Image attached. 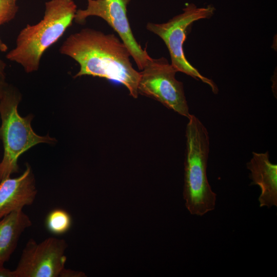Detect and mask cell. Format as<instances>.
Segmentation results:
<instances>
[{"label": "cell", "mask_w": 277, "mask_h": 277, "mask_svg": "<svg viewBox=\"0 0 277 277\" xmlns=\"http://www.w3.org/2000/svg\"><path fill=\"white\" fill-rule=\"evenodd\" d=\"M7 46L2 41L0 37V53L7 50ZM6 64L0 57V81L6 80Z\"/></svg>", "instance_id": "14"}, {"label": "cell", "mask_w": 277, "mask_h": 277, "mask_svg": "<svg viewBox=\"0 0 277 277\" xmlns=\"http://www.w3.org/2000/svg\"><path fill=\"white\" fill-rule=\"evenodd\" d=\"M84 276V273L82 272L67 269L65 268L62 271L59 277H78Z\"/></svg>", "instance_id": "15"}, {"label": "cell", "mask_w": 277, "mask_h": 277, "mask_svg": "<svg viewBox=\"0 0 277 277\" xmlns=\"http://www.w3.org/2000/svg\"><path fill=\"white\" fill-rule=\"evenodd\" d=\"M8 84L6 83V80L0 81V101L3 96V94L4 89Z\"/></svg>", "instance_id": "17"}, {"label": "cell", "mask_w": 277, "mask_h": 277, "mask_svg": "<svg viewBox=\"0 0 277 277\" xmlns=\"http://www.w3.org/2000/svg\"><path fill=\"white\" fill-rule=\"evenodd\" d=\"M188 118L183 196L190 214L203 216L214 209L216 198L207 176L209 136L206 128L197 117L190 114Z\"/></svg>", "instance_id": "3"}, {"label": "cell", "mask_w": 277, "mask_h": 277, "mask_svg": "<svg viewBox=\"0 0 277 277\" xmlns=\"http://www.w3.org/2000/svg\"><path fill=\"white\" fill-rule=\"evenodd\" d=\"M250 171V185H258L261 193L259 197L260 207L277 206V165L269 160L268 151L252 152V157L246 164Z\"/></svg>", "instance_id": "10"}, {"label": "cell", "mask_w": 277, "mask_h": 277, "mask_svg": "<svg viewBox=\"0 0 277 277\" xmlns=\"http://www.w3.org/2000/svg\"><path fill=\"white\" fill-rule=\"evenodd\" d=\"M212 5L198 7L194 4H187L183 12L163 23H148L147 29L159 36L165 44L171 58V64L177 71L208 85L214 94L219 91L217 86L211 79L203 75L188 61L184 51V43L188 28L195 22L209 19L214 14Z\"/></svg>", "instance_id": "5"}, {"label": "cell", "mask_w": 277, "mask_h": 277, "mask_svg": "<svg viewBox=\"0 0 277 277\" xmlns=\"http://www.w3.org/2000/svg\"><path fill=\"white\" fill-rule=\"evenodd\" d=\"M72 219L70 214L63 208H54L47 214L45 226L47 230L55 235L67 233L71 228Z\"/></svg>", "instance_id": "12"}, {"label": "cell", "mask_w": 277, "mask_h": 277, "mask_svg": "<svg viewBox=\"0 0 277 277\" xmlns=\"http://www.w3.org/2000/svg\"><path fill=\"white\" fill-rule=\"evenodd\" d=\"M0 277H14L13 270L0 266Z\"/></svg>", "instance_id": "16"}, {"label": "cell", "mask_w": 277, "mask_h": 277, "mask_svg": "<svg viewBox=\"0 0 277 277\" xmlns=\"http://www.w3.org/2000/svg\"><path fill=\"white\" fill-rule=\"evenodd\" d=\"M67 247L64 239L50 237L39 243L29 239L13 270L14 277H59L65 268Z\"/></svg>", "instance_id": "8"}, {"label": "cell", "mask_w": 277, "mask_h": 277, "mask_svg": "<svg viewBox=\"0 0 277 277\" xmlns=\"http://www.w3.org/2000/svg\"><path fill=\"white\" fill-rule=\"evenodd\" d=\"M84 9H78L74 21L83 24L90 16H97L106 21L118 34L126 46L140 70H143L151 58L134 37L128 21L127 7L131 0H87Z\"/></svg>", "instance_id": "7"}, {"label": "cell", "mask_w": 277, "mask_h": 277, "mask_svg": "<svg viewBox=\"0 0 277 277\" xmlns=\"http://www.w3.org/2000/svg\"><path fill=\"white\" fill-rule=\"evenodd\" d=\"M31 225V220L23 210L12 212L0 219V266L9 260L20 236Z\"/></svg>", "instance_id": "11"}, {"label": "cell", "mask_w": 277, "mask_h": 277, "mask_svg": "<svg viewBox=\"0 0 277 277\" xmlns=\"http://www.w3.org/2000/svg\"><path fill=\"white\" fill-rule=\"evenodd\" d=\"M140 73L138 94L152 98L178 114L189 117L190 114L183 83L175 78L177 71L163 57H152Z\"/></svg>", "instance_id": "6"}, {"label": "cell", "mask_w": 277, "mask_h": 277, "mask_svg": "<svg viewBox=\"0 0 277 277\" xmlns=\"http://www.w3.org/2000/svg\"><path fill=\"white\" fill-rule=\"evenodd\" d=\"M21 100L18 90L8 84L0 101V140L4 146V155L0 162V182L19 171L17 161L25 152L39 143L52 144L54 138L41 136L32 129L31 114L22 117L17 111Z\"/></svg>", "instance_id": "4"}, {"label": "cell", "mask_w": 277, "mask_h": 277, "mask_svg": "<svg viewBox=\"0 0 277 277\" xmlns=\"http://www.w3.org/2000/svg\"><path fill=\"white\" fill-rule=\"evenodd\" d=\"M18 9L17 0H0V26L13 19Z\"/></svg>", "instance_id": "13"}, {"label": "cell", "mask_w": 277, "mask_h": 277, "mask_svg": "<svg viewBox=\"0 0 277 277\" xmlns=\"http://www.w3.org/2000/svg\"><path fill=\"white\" fill-rule=\"evenodd\" d=\"M37 193L35 177L30 166L18 177H9L0 182V219L6 215L31 205Z\"/></svg>", "instance_id": "9"}, {"label": "cell", "mask_w": 277, "mask_h": 277, "mask_svg": "<svg viewBox=\"0 0 277 277\" xmlns=\"http://www.w3.org/2000/svg\"><path fill=\"white\" fill-rule=\"evenodd\" d=\"M45 6L43 18L23 28L15 47L6 54L9 61L20 65L27 73L38 70L43 54L72 24L77 10L73 0H50Z\"/></svg>", "instance_id": "2"}, {"label": "cell", "mask_w": 277, "mask_h": 277, "mask_svg": "<svg viewBox=\"0 0 277 277\" xmlns=\"http://www.w3.org/2000/svg\"><path fill=\"white\" fill-rule=\"evenodd\" d=\"M59 51L78 64L74 77L89 75L118 82L132 97H138L140 73L133 67L126 46L114 34L84 28L70 35Z\"/></svg>", "instance_id": "1"}]
</instances>
